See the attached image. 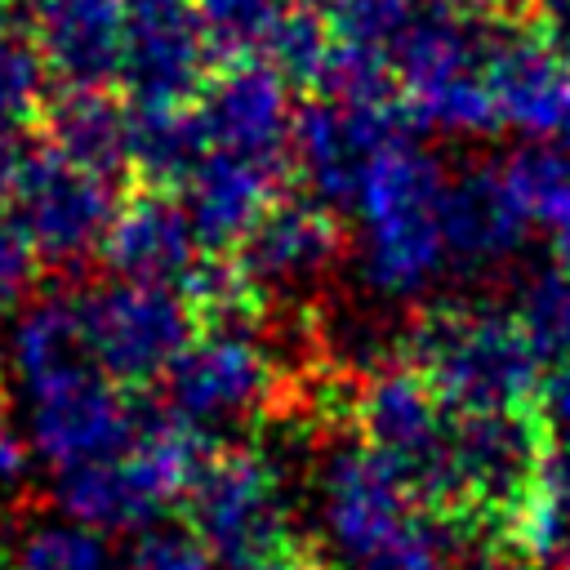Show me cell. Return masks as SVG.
<instances>
[{"label":"cell","instance_id":"cell-34","mask_svg":"<svg viewBox=\"0 0 570 570\" xmlns=\"http://www.w3.org/2000/svg\"><path fill=\"white\" fill-rule=\"evenodd\" d=\"M9 4H13V0H0V40L9 36Z\"/></svg>","mask_w":570,"mask_h":570},{"label":"cell","instance_id":"cell-32","mask_svg":"<svg viewBox=\"0 0 570 570\" xmlns=\"http://www.w3.org/2000/svg\"><path fill=\"white\" fill-rule=\"evenodd\" d=\"M468 570H530L517 552H508V548H494V543H485V552L468 566Z\"/></svg>","mask_w":570,"mask_h":570},{"label":"cell","instance_id":"cell-1","mask_svg":"<svg viewBox=\"0 0 570 570\" xmlns=\"http://www.w3.org/2000/svg\"><path fill=\"white\" fill-rule=\"evenodd\" d=\"M405 361L454 414L543 410L548 365L525 338L517 312L445 303L414 321Z\"/></svg>","mask_w":570,"mask_h":570},{"label":"cell","instance_id":"cell-31","mask_svg":"<svg viewBox=\"0 0 570 570\" xmlns=\"http://www.w3.org/2000/svg\"><path fill=\"white\" fill-rule=\"evenodd\" d=\"M27 472V441L0 428V485H13Z\"/></svg>","mask_w":570,"mask_h":570},{"label":"cell","instance_id":"cell-26","mask_svg":"<svg viewBox=\"0 0 570 570\" xmlns=\"http://www.w3.org/2000/svg\"><path fill=\"white\" fill-rule=\"evenodd\" d=\"M334 18H338L347 45H361V49H374V53H379V40L387 31H410L414 27L410 0H334Z\"/></svg>","mask_w":570,"mask_h":570},{"label":"cell","instance_id":"cell-33","mask_svg":"<svg viewBox=\"0 0 570 570\" xmlns=\"http://www.w3.org/2000/svg\"><path fill=\"white\" fill-rule=\"evenodd\" d=\"M552 49L570 53V0H552Z\"/></svg>","mask_w":570,"mask_h":570},{"label":"cell","instance_id":"cell-35","mask_svg":"<svg viewBox=\"0 0 570 570\" xmlns=\"http://www.w3.org/2000/svg\"><path fill=\"white\" fill-rule=\"evenodd\" d=\"M129 4H160V0H129Z\"/></svg>","mask_w":570,"mask_h":570},{"label":"cell","instance_id":"cell-22","mask_svg":"<svg viewBox=\"0 0 570 570\" xmlns=\"http://www.w3.org/2000/svg\"><path fill=\"white\" fill-rule=\"evenodd\" d=\"M517 321L548 370L570 365V263L534 276L517 303Z\"/></svg>","mask_w":570,"mask_h":570},{"label":"cell","instance_id":"cell-30","mask_svg":"<svg viewBox=\"0 0 570 570\" xmlns=\"http://www.w3.org/2000/svg\"><path fill=\"white\" fill-rule=\"evenodd\" d=\"M245 570H330V566H325V557L316 548H307V543L294 539L285 552H276V557H267L258 566H245Z\"/></svg>","mask_w":570,"mask_h":570},{"label":"cell","instance_id":"cell-10","mask_svg":"<svg viewBox=\"0 0 570 570\" xmlns=\"http://www.w3.org/2000/svg\"><path fill=\"white\" fill-rule=\"evenodd\" d=\"M209 45L200 18L183 0L134 4L125 18L120 80L134 94V107H187L200 89Z\"/></svg>","mask_w":570,"mask_h":570},{"label":"cell","instance_id":"cell-20","mask_svg":"<svg viewBox=\"0 0 570 570\" xmlns=\"http://www.w3.org/2000/svg\"><path fill=\"white\" fill-rule=\"evenodd\" d=\"M508 552H517L525 566L570 570V454L552 445L534 494L517 512L508 539Z\"/></svg>","mask_w":570,"mask_h":570},{"label":"cell","instance_id":"cell-18","mask_svg":"<svg viewBox=\"0 0 570 570\" xmlns=\"http://www.w3.org/2000/svg\"><path fill=\"white\" fill-rule=\"evenodd\" d=\"M9 356L27 392L58 383L67 374H80V370H98L89 356V334H85V316L76 298H40L36 307H27L13 325Z\"/></svg>","mask_w":570,"mask_h":570},{"label":"cell","instance_id":"cell-5","mask_svg":"<svg viewBox=\"0 0 570 570\" xmlns=\"http://www.w3.org/2000/svg\"><path fill=\"white\" fill-rule=\"evenodd\" d=\"M80 316L98 374H107L129 396L138 387L165 383L169 365L196 334V316L174 285L111 281L80 298Z\"/></svg>","mask_w":570,"mask_h":570},{"label":"cell","instance_id":"cell-25","mask_svg":"<svg viewBox=\"0 0 570 570\" xmlns=\"http://www.w3.org/2000/svg\"><path fill=\"white\" fill-rule=\"evenodd\" d=\"M125 570H223L187 521H151L129 548Z\"/></svg>","mask_w":570,"mask_h":570},{"label":"cell","instance_id":"cell-24","mask_svg":"<svg viewBox=\"0 0 570 570\" xmlns=\"http://www.w3.org/2000/svg\"><path fill=\"white\" fill-rule=\"evenodd\" d=\"M4 570H111V566H107V548L94 530H85L76 521H49V525H36L13 548Z\"/></svg>","mask_w":570,"mask_h":570},{"label":"cell","instance_id":"cell-8","mask_svg":"<svg viewBox=\"0 0 570 570\" xmlns=\"http://www.w3.org/2000/svg\"><path fill=\"white\" fill-rule=\"evenodd\" d=\"M428 508L361 441L343 445L325 468V517L338 552L361 570L379 566Z\"/></svg>","mask_w":570,"mask_h":570},{"label":"cell","instance_id":"cell-16","mask_svg":"<svg viewBox=\"0 0 570 570\" xmlns=\"http://www.w3.org/2000/svg\"><path fill=\"white\" fill-rule=\"evenodd\" d=\"M125 13L120 0H45L40 58L71 89H102L120 76Z\"/></svg>","mask_w":570,"mask_h":570},{"label":"cell","instance_id":"cell-19","mask_svg":"<svg viewBox=\"0 0 570 570\" xmlns=\"http://www.w3.org/2000/svg\"><path fill=\"white\" fill-rule=\"evenodd\" d=\"M49 151L89 174L116 178V169L129 165V111L102 89H67L49 107Z\"/></svg>","mask_w":570,"mask_h":570},{"label":"cell","instance_id":"cell-15","mask_svg":"<svg viewBox=\"0 0 570 570\" xmlns=\"http://www.w3.org/2000/svg\"><path fill=\"white\" fill-rule=\"evenodd\" d=\"M338 254V223L321 200H289L281 196L258 223L254 232L236 245V263L245 267V276L267 289V285H289V281H307L321 267H330V258Z\"/></svg>","mask_w":570,"mask_h":570},{"label":"cell","instance_id":"cell-3","mask_svg":"<svg viewBox=\"0 0 570 570\" xmlns=\"http://www.w3.org/2000/svg\"><path fill=\"white\" fill-rule=\"evenodd\" d=\"M365 223V276L383 294H410L445 258V183L414 147H387L356 191Z\"/></svg>","mask_w":570,"mask_h":570},{"label":"cell","instance_id":"cell-37","mask_svg":"<svg viewBox=\"0 0 570 570\" xmlns=\"http://www.w3.org/2000/svg\"><path fill=\"white\" fill-rule=\"evenodd\" d=\"M0 410H4V379H0Z\"/></svg>","mask_w":570,"mask_h":570},{"label":"cell","instance_id":"cell-9","mask_svg":"<svg viewBox=\"0 0 570 570\" xmlns=\"http://www.w3.org/2000/svg\"><path fill=\"white\" fill-rule=\"evenodd\" d=\"M138 423L142 414L134 410L129 392L98 370L67 374L31 392V445L58 472L116 454L134 441Z\"/></svg>","mask_w":570,"mask_h":570},{"label":"cell","instance_id":"cell-13","mask_svg":"<svg viewBox=\"0 0 570 570\" xmlns=\"http://www.w3.org/2000/svg\"><path fill=\"white\" fill-rule=\"evenodd\" d=\"M392 147V116L387 107L361 102H316L294 125V151L303 174L325 200H347L361 191L370 165Z\"/></svg>","mask_w":570,"mask_h":570},{"label":"cell","instance_id":"cell-29","mask_svg":"<svg viewBox=\"0 0 570 570\" xmlns=\"http://www.w3.org/2000/svg\"><path fill=\"white\" fill-rule=\"evenodd\" d=\"M27 156H31V151L18 147L13 129H0V209H4V200H13V187H18V178H22Z\"/></svg>","mask_w":570,"mask_h":570},{"label":"cell","instance_id":"cell-36","mask_svg":"<svg viewBox=\"0 0 570 570\" xmlns=\"http://www.w3.org/2000/svg\"><path fill=\"white\" fill-rule=\"evenodd\" d=\"M454 4H485V0H454Z\"/></svg>","mask_w":570,"mask_h":570},{"label":"cell","instance_id":"cell-23","mask_svg":"<svg viewBox=\"0 0 570 570\" xmlns=\"http://www.w3.org/2000/svg\"><path fill=\"white\" fill-rule=\"evenodd\" d=\"M196 18L209 53H249L258 45L267 49L285 22L281 0H200Z\"/></svg>","mask_w":570,"mask_h":570},{"label":"cell","instance_id":"cell-28","mask_svg":"<svg viewBox=\"0 0 570 570\" xmlns=\"http://www.w3.org/2000/svg\"><path fill=\"white\" fill-rule=\"evenodd\" d=\"M543 423L552 432V445L570 454V365H557L543 383Z\"/></svg>","mask_w":570,"mask_h":570},{"label":"cell","instance_id":"cell-7","mask_svg":"<svg viewBox=\"0 0 570 570\" xmlns=\"http://www.w3.org/2000/svg\"><path fill=\"white\" fill-rule=\"evenodd\" d=\"M9 205L40 263L76 267L80 258L98 254L120 200H116L111 178L89 174L45 147L27 156Z\"/></svg>","mask_w":570,"mask_h":570},{"label":"cell","instance_id":"cell-14","mask_svg":"<svg viewBox=\"0 0 570 570\" xmlns=\"http://www.w3.org/2000/svg\"><path fill=\"white\" fill-rule=\"evenodd\" d=\"M281 178H285L281 165L209 151L183 187V209L191 218L200 249L236 254V245L254 232V223L281 200Z\"/></svg>","mask_w":570,"mask_h":570},{"label":"cell","instance_id":"cell-27","mask_svg":"<svg viewBox=\"0 0 570 570\" xmlns=\"http://www.w3.org/2000/svg\"><path fill=\"white\" fill-rule=\"evenodd\" d=\"M36 267H40V258H36V249H31L27 232H22V223L13 218V209H9V214L0 209V312L13 307V303L31 289Z\"/></svg>","mask_w":570,"mask_h":570},{"label":"cell","instance_id":"cell-12","mask_svg":"<svg viewBox=\"0 0 570 570\" xmlns=\"http://www.w3.org/2000/svg\"><path fill=\"white\" fill-rule=\"evenodd\" d=\"M209 151L245 156L285 169V147L294 142V125L285 111L281 76L267 67H236L214 80L196 107Z\"/></svg>","mask_w":570,"mask_h":570},{"label":"cell","instance_id":"cell-2","mask_svg":"<svg viewBox=\"0 0 570 570\" xmlns=\"http://www.w3.org/2000/svg\"><path fill=\"white\" fill-rule=\"evenodd\" d=\"M209 459V441L200 428L183 423L178 414H151L138 423L134 441L107 459L67 468L58 476V503L67 521L85 530H134L151 525L187 499L196 472Z\"/></svg>","mask_w":570,"mask_h":570},{"label":"cell","instance_id":"cell-38","mask_svg":"<svg viewBox=\"0 0 570 570\" xmlns=\"http://www.w3.org/2000/svg\"><path fill=\"white\" fill-rule=\"evenodd\" d=\"M0 570H4V566H0Z\"/></svg>","mask_w":570,"mask_h":570},{"label":"cell","instance_id":"cell-4","mask_svg":"<svg viewBox=\"0 0 570 570\" xmlns=\"http://www.w3.org/2000/svg\"><path fill=\"white\" fill-rule=\"evenodd\" d=\"M187 525L209 543L218 566L245 570L294 543L276 463L254 445L209 450L187 499Z\"/></svg>","mask_w":570,"mask_h":570},{"label":"cell","instance_id":"cell-17","mask_svg":"<svg viewBox=\"0 0 570 570\" xmlns=\"http://www.w3.org/2000/svg\"><path fill=\"white\" fill-rule=\"evenodd\" d=\"M445 249L459 254L463 263H499L508 258L530 218L521 209V196L508 178V169H472L459 183L445 187Z\"/></svg>","mask_w":570,"mask_h":570},{"label":"cell","instance_id":"cell-21","mask_svg":"<svg viewBox=\"0 0 570 570\" xmlns=\"http://www.w3.org/2000/svg\"><path fill=\"white\" fill-rule=\"evenodd\" d=\"M521 209L530 223H543L561 249V263H570V142L521 151L508 169Z\"/></svg>","mask_w":570,"mask_h":570},{"label":"cell","instance_id":"cell-6","mask_svg":"<svg viewBox=\"0 0 570 570\" xmlns=\"http://www.w3.org/2000/svg\"><path fill=\"white\" fill-rule=\"evenodd\" d=\"M169 414L183 423H223L267 410L281 396V365L254 325H205L165 374Z\"/></svg>","mask_w":570,"mask_h":570},{"label":"cell","instance_id":"cell-11","mask_svg":"<svg viewBox=\"0 0 570 570\" xmlns=\"http://www.w3.org/2000/svg\"><path fill=\"white\" fill-rule=\"evenodd\" d=\"M98 254L116 272V281L178 285L187 267L200 258V240L174 191L138 187L116 205Z\"/></svg>","mask_w":570,"mask_h":570}]
</instances>
